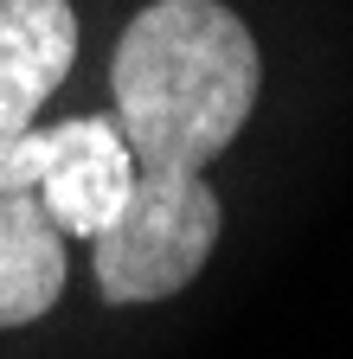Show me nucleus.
<instances>
[{
  "instance_id": "nucleus-3",
  "label": "nucleus",
  "mask_w": 353,
  "mask_h": 359,
  "mask_svg": "<svg viewBox=\"0 0 353 359\" xmlns=\"http://www.w3.org/2000/svg\"><path fill=\"white\" fill-rule=\"evenodd\" d=\"M135 187V154L109 116H71L58 128H26L0 161V193H32L65 238H97Z\"/></svg>"
},
{
  "instance_id": "nucleus-4",
  "label": "nucleus",
  "mask_w": 353,
  "mask_h": 359,
  "mask_svg": "<svg viewBox=\"0 0 353 359\" xmlns=\"http://www.w3.org/2000/svg\"><path fill=\"white\" fill-rule=\"evenodd\" d=\"M77 58L71 0H0V161Z\"/></svg>"
},
{
  "instance_id": "nucleus-2",
  "label": "nucleus",
  "mask_w": 353,
  "mask_h": 359,
  "mask_svg": "<svg viewBox=\"0 0 353 359\" xmlns=\"http://www.w3.org/2000/svg\"><path fill=\"white\" fill-rule=\"evenodd\" d=\"M218 231H225V205L199 173H135L109 231L91 238V269L103 302L142 308L180 295L212 263Z\"/></svg>"
},
{
  "instance_id": "nucleus-1",
  "label": "nucleus",
  "mask_w": 353,
  "mask_h": 359,
  "mask_svg": "<svg viewBox=\"0 0 353 359\" xmlns=\"http://www.w3.org/2000/svg\"><path fill=\"white\" fill-rule=\"evenodd\" d=\"M263 58L225 0H148L128 20L109 97L135 173H199L257 109Z\"/></svg>"
},
{
  "instance_id": "nucleus-5",
  "label": "nucleus",
  "mask_w": 353,
  "mask_h": 359,
  "mask_svg": "<svg viewBox=\"0 0 353 359\" xmlns=\"http://www.w3.org/2000/svg\"><path fill=\"white\" fill-rule=\"evenodd\" d=\"M65 295V231L32 193H0V327H26Z\"/></svg>"
}]
</instances>
